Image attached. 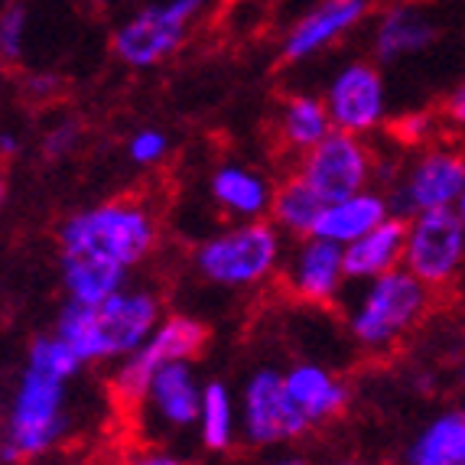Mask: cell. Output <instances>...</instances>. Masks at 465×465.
Here are the masks:
<instances>
[{"label":"cell","mask_w":465,"mask_h":465,"mask_svg":"<svg viewBox=\"0 0 465 465\" xmlns=\"http://www.w3.org/2000/svg\"><path fill=\"white\" fill-rule=\"evenodd\" d=\"M160 322H163L160 300L153 293L117 290L98 306H82V302L69 300L59 322H55V335L69 341L85 365H92V361L127 358L150 339V332Z\"/></svg>","instance_id":"1"},{"label":"cell","mask_w":465,"mask_h":465,"mask_svg":"<svg viewBox=\"0 0 465 465\" xmlns=\"http://www.w3.org/2000/svg\"><path fill=\"white\" fill-rule=\"evenodd\" d=\"M59 244L63 254H88L131 271L156 248V218L134 199L101 202L65 218Z\"/></svg>","instance_id":"2"},{"label":"cell","mask_w":465,"mask_h":465,"mask_svg":"<svg viewBox=\"0 0 465 465\" xmlns=\"http://www.w3.org/2000/svg\"><path fill=\"white\" fill-rule=\"evenodd\" d=\"M65 384H69L65 378L26 361V371L20 374L16 394L10 401L7 436L0 442V462H30L63 442V436L69 433Z\"/></svg>","instance_id":"3"},{"label":"cell","mask_w":465,"mask_h":465,"mask_svg":"<svg viewBox=\"0 0 465 465\" xmlns=\"http://www.w3.org/2000/svg\"><path fill=\"white\" fill-rule=\"evenodd\" d=\"M218 0H150L114 26L111 53L121 65L147 72L186 46L189 33L212 14Z\"/></svg>","instance_id":"4"},{"label":"cell","mask_w":465,"mask_h":465,"mask_svg":"<svg viewBox=\"0 0 465 465\" xmlns=\"http://www.w3.org/2000/svg\"><path fill=\"white\" fill-rule=\"evenodd\" d=\"M430 306V287L407 267L368 280V290L349 316V329L361 349L384 351L417 326Z\"/></svg>","instance_id":"5"},{"label":"cell","mask_w":465,"mask_h":465,"mask_svg":"<svg viewBox=\"0 0 465 465\" xmlns=\"http://www.w3.org/2000/svg\"><path fill=\"white\" fill-rule=\"evenodd\" d=\"M193 264L215 287H257L280 264V232L261 218L241 222L202 241Z\"/></svg>","instance_id":"6"},{"label":"cell","mask_w":465,"mask_h":465,"mask_svg":"<svg viewBox=\"0 0 465 465\" xmlns=\"http://www.w3.org/2000/svg\"><path fill=\"white\" fill-rule=\"evenodd\" d=\"M205 341H209V329L195 316L163 319L137 351L121 358V368L111 378V391L121 403L134 407L147 397L150 381L160 368L170 361H193L195 355H202Z\"/></svg>","instance_id":"7"},{"label":"cell","mask_w":465,"mask_h":465,"mask_svg":"<svg viewBox=\"0 0 465 465\" xmlns=\"http://www.w3.org/2000/svg\"><path fill=\"white\" fill-rule=\"evenodd\" d=\"M465 195V153L456 147H433L420 150L403 176L394 183L391 193V212L394 215H420V212L456 209Z\"/></svg>","instance_id":"8"},{"label":"cell","mask_w":465,"mask_h":465,"mask_svg":"<svg viewBox=\"0 0 465 465\" xmlns=\"http://www.w3.org/2000/svg\"><path fill=\"white\" fill-rule=\"evenodd\" d=\"M465 264V225L456 209L420 212L407 222L403 267L430 290L446 287Z\"/></svg>","instance_id":"9"},{"label":"cell","mask_w":465,"mask_h":465,"mask_svg":"<svg viewBox=\"0 0 465 465\" xmlns=\"http://www.w3.org/2000/svg\"><path fill=\"white\" fill-rule=\"evenodd\" d=\"M300 173L322 202L345 199L374 183V153L365 137L332 131L322 143L300 156Z\"/></svg>","instance_id":"10"},{"label":"cell","mask_w":465,"mask_h":465,"mask_svg":"<svg viewBox=\"0 0 465 465\" xmlns=\"http://www.w3.org/2000/svg\"><path fill=\"white\" fill-rule=\"evenodd\" d=\"M322 98L335 131L368 137L388 121V82L371 59H351L339 65Z\"/></svg>","instance_id":"11"},{"label":"cell","mask_w":465,"mask_h":465,"mask_svg":"<svg viewBox=\"0 0 465 465\" xmlns=\"http://www.w3.org/2000/svg\"><path fill=\"white\" fill-rule=\"evenodd\" d=\"M306 423L293 411L287 391H283V374L273 368H261L244 384L241 397V433L248 446H277V442L296 440L306 433Z\"/></svg>","instance_id":"12"},{"label":"cell","mask_w":465,"mask_h":465,"mask_svg":"<svg viewBox=\"0 0 465 465\" xmlns=\"http://www.w3.org/2000/svg\"><path fill=\"white\" fill-rule=\"evenodd\" d=\"M368 20V0H316L302 16H296L280 43V59L300 65L326 53L329 46L355 33Z\"/></svg>","instance_id":"13"},{"label":"cell","mask_w":465,"mask_h":465,"mask_svg":"<svg viewBox=\"0 0 465 465\" xmlns=\"http://www.w3.org/2000/svg\"><path fill=\"white\" fill-rule=\"evenodd\" d=\"M345 248L326 238H300L287 264V290L302 302H332L345 283Z\"/></svg>","instance_id":"14"},{"label":"cell","mask_w":465,"mask_h":465,"mask_svg":"<svg viewBox=\"0 0 465 465\" xmlns=\"http://www.w3.org/2000/svg\"><path fill=\"white\" fill-rule=\"evenodd\" d=\"M440 36L436 20L417 4H391L381 10L371 26V55L374 63L394 65L411 55L427 53Z\"/></svg>","instance_id":"15"},{"label":"cell","mask_w":465,"mask_h":465,"mask_svg":"<svg viewBox=\"0 0 465 465\" xmlns=\"http://www.w3.org/2000/svg\"><path fill=\"white\" fill-rule=\"evenodd\" d=\"M283 391H287L293 411L300 413V420L310 430L339 417L345 411V403H349V388L335 374L312 365V361H302V365L290 368L283 374Z\"/></svg>","instance_id":"16"},{"label":"cell","mask_w":465,"mask_h":465,"mask_svg":"<svg viewBox=\"0 0 465 465\" xmlns=\"http://www.w3.org/2000/svg\"><path fill=\"white\" fill-rule=\"evenodd\" d=\"M391 202L384 199L374 189H361L355 195H345V199H335L322 205V215L316 222V238L335 241V244H351L361 234H368L371 228H378L384 218H391Z\"/></svg>","instance_id":"17"},{"label":"cell","mask_w":465,"mask_h":465,"mask_svg":"<svg viewBox=\"0 0 465 465\" xmlns=\"http://www.w3.org/2000/svg\"><path fill=\"white\" fill-rule=\"evenodd\" d=\"M403 244H407V222L401 215L384 218L378 228L345 244V277L374 280L394 267H403Z\"/></svg>","instance_id":"18"},{"label":"cell","mask_w":465,"mask_h":465,"mask_svg":"<svg viewBox=\"0 0 465 465\" xmlns=\"http://www.w3.org/2000/svg\"><path fill=\"white\" fill-rule=\"evenodd\" d=\"M143 401L153 407L163 423L176 430H186L193 423H199L202 411V384L195 381L189 361H170L153 374Z\"/></svg>","instance_id":"19"},{"label":"cell","mask_w":465,"mask_h":465,"mask_svg":"<svg viewBox=\"0 0 465 465\" xmlns=\"http://www.w3.org/2000/svg\"><path fill=\"white\" fill-rule=\"evenodd\" d=\"M209 193L215 199V205L225 215L241 218V222H254V218H264L271 212L273 189L261 173L244 170L238 163H225L212 173Z\"/></svg>","instance_id":"20"},{"label":"cell","mask_w":465,"mask_h":465,"mask_svg":"<svg viewBox=\"0 0 465 465\" xmlns=\"http://www.w3.org/2000/svg\"><path fill=\"white\" fill-rule=\"evenodd\" d=\"M332 131H335V124H332V117H329L326 98H319V94H310V92H296L283 98L280 117H277V137L290 153L302 156L306 150L322 143Z\"/></svg>","instance_id":"21"},{"label":"cell","mask_w":465,"mask_h":465,"mask_svg":"<svg viewBox=\"0 0 465 465\" xmlns=\"http://www.w3.org/2000/svg\"><path fill=\"white\" fill-rule=\"evenodd\" d=\"M127 271L108 261L88 254H63V287L72 302L82 306H98L117 290H124Z\"/></svg>","instance_id":"22"},{"label":"cell","mask_w":465,"mask_h":465,"mask_svg":"<svg viewBox=\"0 0 465 465\" xmlns=\"http://www.w3.org/2000/svg\"><path fill=\"white\" fill-rule=\"evenodd\" d=\"M322 205H326V202L319 199L316 189H312L300 173H293V176L283 179V183L273 189L271 218H273V225L283 228L287 234H293V238H310V234L316 232Z\"/></svg>","instance_id":"23"},{"label":"cell","mask_w":465,"mask_h":465,"mask_svg":"<svg viewBox=\"0 0 465 465\" xmlns=\"http://www.w3.org/2000/svg\"><path fill=\"white\" fill-rule=\"evenodd\" d=\"M407 465H465V411L436 417L407 450Z\"/></svg>","instance_id":"24"},{"label":"cell","mask_w":465,"mask_h":465,"mask_svg":"<svg viewBox=\"0 0 465 465\" xmlns=\"http://www.w3.org/2000/svg\"><path fill=\"white\" fill-rule=\"evenodd\" d=\"M234 433H238V417H234L232 391L222 381H209L202 388V411H199L202 446L212 452H225L232 450Z\"/></svg>","instance_id":"25"},{"label":"cell","mask_w":465,"mask_h":465,"mask_svg":"<svg viewBox=\"0 0 465 465\" xmlns=\"http://www.w3.org/2000/svg\"><path fill=\"white\" fill-rule=\"evenodd\" d=\"M26 361H33V365H39V368H46V371L59 374V378H65V381H72L78 371H82V368H85V361L75 355V349H72L65 339H59L55 332L33 339Z\"/></svg>","instance_id":"26"},{"label":"cell","mask_w":465,"mask_h":465,"mask_svg":"<svg viewBox=\"0 0 465 465\" xmlns=\"http://www.w3.org/2000/svg\"><path fill=\"white\" fill-rule=\"evenodd\" d=\"M26 30H30V14H26L24 0H10L0 10V63L16 65L24 59Z\"/></svg>","instance_id":"27"},{"label":"cell","mask_w":465,"mask_h":465,"mask_svg":"<svg viewBox=\"0 0 465 465\" xmlns=\"http://www.w3.org/2000/svg\"><path fill=\"white\" fill-rule=\"evenodd\" d=\"M78 143H82V121L78 117H59L53 127H46V134L39 140V150L46 160L59 163V160L75 153Z\"/></svg>","instance_id":"28"},{"label":"cell","mask_w":465,"mask_h":465,"mask_svg":"<svg viewBox=\"0 0 465 465\" xmlns=\"http://www.w3.org/2000/svg\"><path fill=\"white\" fill-rule=\"evenodd\" d=\"M170 153V137L160 127H140L131 140H127V156L137 166H156L163 163Z\"/></svg>","instance_id":"29"},{"label":"cell","mask_w":465,"mask_h":465,"mask_svg":"<svg viewBox=\"0 0 465 465\" xmlns=\"http://www.w3.org/2000/svg\"><path fill=\"white\" fill-rule=\"evenodd\" d=\"M20 94L30 104H49L63 94V78L53 75V72H30V75L20 78Z\"/></svg>","instance_id":"30"},{"label":"cell","mask_w":465,"mask_h":465,"mask_svg":"<svg viewBox=\"0 0 465 465\" xmlns=\"http://www.w3.org/2000/svg\"><path fill=\"white\" fill-rule=\"evenodd\" d=\"M394 131H397V137L407 140V143H423V140H430L436 134V114H430V111H413V114L403 117Z\"/></svg>","instance_id":"31"},{"label":"cell","mask_w":465,"mask_h":465,"mask_svg":"<svg viewBox=\"0 0 465 465\" xmlns=\"http://www.w3.org/2000/svg\"><path fill=\"white\" fill-rule=\"evenodd\" d=\"M442 117L450 121L452 127H465V78L446 94V104H442Z\"/></svg>","instance_id":"32"},{"label":"cell","mask_w":465,"mask_h":465,"mask_svg":"<svg viewBox=\"0 0 465 465\" xmlns=\"http://www.w3.org/2000/svg\"><path fill=\"white\" fill-rule=\"evenodd\" d=\"M127 465H189V462L170 456V452H137Z\"/></svg>","instance_id":"33"},{"label":"cell","mask_w":465,"mask_h":465,"mask_svg":"<svg viewBox=\"0 0 465 465\" xmlns=\"http://www.w3.org/2000/svg\"><path fill=\"white\" fill-rule=\"evenodd\" d=\"M20 150H24V140L14 131H0V160H14Z\"/></svg>","instance_id":"34"},{"label":"cell","mask_w":465,"mask_h":465,"mask_svg":"<svg viewBox=\"0 0 465 465\" xmlns=\"http://www.w3.org/2000/svg\"><path fill=\"white\" fill-rule=\"evenodd\" d=\"M4 209H7V176L0 173V215H4Z\"/></svg>","instance_id":"35"},{"label":"cell","mask_w":465,"mask_h":465,"mask_svg":"<svg viewBox=\"0 0 465 465\" xmlns=\"http://www.w3.org/2000/svg\"><path fill=\"white\" fill-rule=\"evenodd\" d=\"M267 465H306V459H300V456H283V459H273V462H267Z\"/></svg>","instance_id":"36"},{"label":"cell","mask_w":465,"mask_h":465,"mask_svg":"<svg viewBox=\"0 0 465 465\" xmlns=\"http://www.w3.org/2000/svg\"><path fill=\"white\" fill-rule=\"evenodd\" d=\"M88 7H94V10H108V7H114L117 0H85Z\"/></svg>","instance_id":"37"},{"label":"cell","mask_w":465,"mask_h":465,"mask_svg":"<svg viewBox=\"0 0 465 465\" xmlns=\"http://www.w3.org/2000/svg\"><path fill=\"white\" fill-rule=\"evenodd\" d=\"M456 212H459V218H462V225H465V195H462V199H459Z\"/></svg>","instance_id":"38"},{"label":"cell","mask_w":465,"mask_h":465,"mask_svg":"<svg viewBox=\"0 0 465 465\" xmlns=\"http://www.w3.org/2000/svg\"><path fill=\"white\" fill-rule=\"evenodd\" d=\"M341 465H361V462H341Z\"/></svg>","instance_id":"39"}]
</instances>
